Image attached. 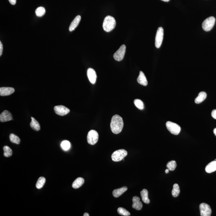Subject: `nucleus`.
Here are the masks:
<instances>
[{"label": "nucleus", "mask_w": 216, "mask_h": 216, "mask_svg": "<svg viewBox=\"0 0 216 216\" xmlns=\"http://www.w3.org/2000/svg\"><path fill=\"white\" fill-rule=\"evenodd\" d=\"M207 93L205 92H201L199 93L198 97L195 99V102L196 104H200L202 102L207 98Z\"/></svg>", "instance_id": "obj_22"}, {"label": "nucleus", "mask_w": 216, "mask_h": 216, "mask_svg": "<svg viewBox=\"0 0 216 216\" xmlns=\"http://www.w3.org/2000/svg\"><path fill=\"white\" fill-rule=\"evenodd\" d=\"M199 209H200V216H211L212 210L209 205L205 203H201L199 206Z\"/></svg>", "instance_id": "obj_9"}, {"label": "nucleus", "mask_w": 216, "mask_h": 216, "mask_svg": "<svg viewBox=\"0 0 216 216\" xmlns=\"http://www.w3.org/2000/svg\"><path fill=\"white\" fill-rule=\"evenodd\" d=\"M161 1H163L164 2H168L170 0H161Z\"/></svg>", "instance_id": "obj_38"}, {"label": "nucleus", "mask_w": 216, "mask_h": 216, "mask_svg": "<svg viewBox=\"0 0 216 216\" xmlns=\"http://www.w3.org/2000/svg\"><path fill=\"white\" fill-rule=\"evenodd\" d=\"M163 29L162 27L158 28L156 33L155 42V45L157 48H159L161 46L163 39Z\"/></svg>", "instance_id": "obj_7"}, {"label": "nucleus", "mask_w": 216, "mask_h": 216, "mask_svg": "<svg viewBox=\"0 0 216 216\" xmlns=\"http://www.w3.org/2000/svg\"><path fill=\"white\" fill-rule=\"evenodd\" d=\"M213 132L215 134V136H216V128H215V129H214Z\"/></svg>", "instance_id": "obj_37"}, {"label": "nucleus", "mask_w": 216, "mask_h": 216, "mask_svg": "<svg viewBox=\"0 0 216 216\" xmlns=\"http://www.w3.org/2000/svg\"><path fill=\"white\" fill-rule=\"evenodd\" d=\"M132 207L138 210H141L143 207V204L140 201V199L137 196H135L133 198Z\"/></svg>", "instance_id": "obj_13"}, {"label": "nucleus", "mask_w": 216, "mask_h": 216, "mask_svg": "<svg viewBox=\"0 0 216 216\" xmlns=\"http://www.w3.org/2000/svg\"><path fill=\"white\" fill-rule=\"evenodd\" d=\"M134 104L136 107L140 110L143 109L144 106L143 102L140 99H136L134 101Z\"/></svg>", "instance_id": "obj_30"}, {"label": "nucleus", "mask_w": 216, "mask_h": 216, "mask_svg": "<svg viewBox=\"0 0 216 216\" xmlns=\"http://www.w3.org/2000/svg\"><path fill=\"white\" fill-rule=\"evenodd\" d=\"M4 150V155L6 157H10L12 155L13 151L12 149L7 146H4L3 147Z\"/></svg>", "instance_id": "obj_26"}, {"label": "nucleus", "mask_w": 216, "mask_h": 216, "mask_svg": "<svg viewBox=\"0 0 216 216\" xmlns=\"http://www.w3.org/2000/svg\"><path fill=\"white\" fill-rule=\"evenodd\" d=\"M126 46L123 45L114 54V59L117 61H120L124 58L126 52Z\"/></svg>", "instance_id": "obj_8"}, {"label": "nucleus", "mask_w": 216, "mask_h": 216, "mask_svg": "<svg viewBox=\"0 0 216 216\" xmlns=\"http://www.w3.org/2000/svg\"><path fill=\"white\" fill-rule=\"evenodd\" d=\"M9 138L11 142L13 143L17 144V145L20 143V139L18 136L14 134H11L9 136Z\"/></svg>", "instance_id": "obj_25"}, {"label": "nucleus", "mask_w": 216, "mask_h": 216, "mask_svg": "<svg viewBox=\"0 0 216 216\" xmlns=\"http://www.w3.org/2000/svg\"><path fill=\"white\" fill-rule=\"evenodd\" d=\"M14 89L12 87H3L0 88V95L6 96L11 95L14 92Z\"/></svg>", "instance_id": "obj_14"}, {"label": "nucleus", "mask_w": 216, "mask_h": 216, "mask_svg": "<svg viewBox=\"0 0 216 216\" xmlns=\"http://www.w3.org/2000/svg\"><path fill=\"white\" fill-rule=\"evenodd\" d=\"M117 212L119 215L123 216H128L130 215V213L128 212V210H126L125 208L122 207L118 208L117 210Z\"/></svg>", "instance_id": "obj_31"}, {"label": "nucleus", "mask_w": 216, "mask_h": 216, "mask_svg": "<svg viewBox=\"0 0 216 216\" xmlns=\"http://www.w3.org/2000/svg\"><path fill=\"white\" fill-rule=\"evenodd\" d=\"M83 216H89V214L87 213V212H85L83 215Z\"/></svg>", "instance_id": "obj_35"}, {"label": "nucleus", "mask_w": 216, "mask_h": 216, "mask_svg": "<svg viewBox=\"0 0 216 216\" xmlns=\"http://www.w3.org/2000/svg\"><path fill=\"white\" fill-rule=\"evenodd\" d=\"M116 25L115 18L111 16H107L104 19L103 27L104 30L107 32H109L115 29Z\"/></svg>", "instance_id": "obj_2"}, {"label": "nucleus", "mask_w": 216, "mask_h": 216, "mask_svg": "<svg viewBox=\"0 0 216 216\" xmlns=\"http://www.w3.org/2000/svg\"><path fill=\"white\" fill-rule=\"evenodd\" d=\"M61 147L62 149L65 151H67L69 150L71 147V144L69 141L68 140H65L62 142L61 143Z\"/></svg>", "instance_id": "obj_27"}, {"label": "nucleus", "mask_w": 216, "mask_h": 216, "mask_svg": "<svg viewBox=\"0 0 216 216\" xmlns=\"http://www.w3.org/2000/svg\"><path fill=\"white\" fill-rule=\"evenodd\" d=\"M140 195H141L142 199L144 203L149 204L150 203V200L148 197V191L146 189H143L140 192Z\"/></svg>", "instance_id": "obj_20"}, {"label": "nucleus", "mask_w": 216, "mask_h": 216, "mask_svg": "<svg viewBox=\"0 0 216 216\" xmlns=\"http://www.w3.org/2000/svg\"><path fill=\"white\" fill-rule=\"evenodd\" d=\"M166 125L168 130L173 135H179L181 130V128L179 125L172 122H167Z\"/></svg>", "instance_id": "obj_5"}, {"label": "nucleus", "mask_w": 216, "mask_h": 216, "mask_svg": "<svg viewBox=\"0 0 216 216\" xmlns=\"http://www.w3.org/2000/svg\"><path fill=\"white\" fill-rule=\"evenodd\" d=\"M12 114L8 110H4L0 115V121L5 122L13 120Z\"/></svg>", "instance_id": "obj_11"}, {"label": "nucleus", "mask_w": 216, "mask_h": 216, "mask_svg": "<svg viewBox=\"0 0 216 216\" xmlns=\"http://www.w3.org/2000/svg\"><path fill=\"white\" fill-rule=\"evenodd\" d=\"M127 187H123L120 189H115L113 191V196L115 198H118L127 191Z\"/></svg>", "instance_id": "obj_18"}, {"label": "nucleus", "mask_w": 216, "mask_h": 216, "mask_svg": "<svg viewBox=\"0 0 216 216\" xmlns=\"http://www.w3.org/2000/svg\"><path fill=\"white\" fill-rule=\"evenodd\" d=\"M212 117L215 119H216V110H214L211 113Z\"/></svg>", "instance_id": "obj_32"}, {"label": "nucleus", "mask_w": 216, "mask_h": 216, "mask_svg": "<svg viewBox=\"0 0 216 216\" xmlns=\"http://www.w3.org/2000/svg\"><path fill=\"white\" fill-rule=\"evenodd\" d=\"M46 12L45 9L44 7H39L36 9L35 11V13L36 16L38 17H41L45 14Z\"/></svg>", "instance_id": "obj_28"}, {"label": "nucleus", "mask_w": 216, "mask_h": 216, "mask_svg": "<svg viewBox=\"0 0 216 216\" xmlns=\"http://www.w3.org/2000/svg\"><path fill=\"white\" fill-rule=\"evenodd\" d=\"M30 126L32 129L35 131H38L40 130L41 127L39 123L33 117H31V122L30 123Z\"/></svg>", "instance_id": "obj_21"}, {"label": "nucleus", "mask_w": 216, "mask_h": 216, "mask_svg": "<svg viewBox=\"0 0 216 216\" xmlns=\"http://www.w3.org/2000/svg\"><path fill=\"white\" fill-rule=\"evenodd\" d=\"M127 152L125 149H120L116 150L112 155L113 161L118 162L123 160L127 156Z\"/></svg>", "instance_id": "obj_3"}, {"label": "nucleus", "mask_w": 216, "mask_h": 216, "mask_svg": "<svg viewBox=\"0 0 216 216\" xmlns=\"http://www.w3.org/2000/svg\"><path fill=\"white\" fill-rule=\"evenodd\" d=\"M216 170V160L211 162L207 165L205 168L206 172L210 173Z\"/></svg>", "instance_id": "obj_17"}, {"label": "nucleus", "mask_w": 216, "mask_h": 216, "mask_svg": "<svg viewBox=\"0 0 216 216\" xmlns=\"http://www.w3.org/2000/svg\"><path fill=\"white\" fill-rule=\"evenodd\" d=\"M167 168L170 171H173L177 167V163L175 160H171L168 163L167 165Z\"/></svg>", "instance_id": "obj_29"}, {"label": "nucleus", "mask_w": 216, "mask_h": 216, "mask_svg": "<svg viewBox=\"0 0 216 216\" xmlns=\"http://www.w3.org/2000/svg\"><path fill=\"white\" fill-rule=\"evenodd\" d=\"M215 19L213 16H210L206 19L202 23V28L205 31L211 30L214 26Z\"/></svg>", "instance_id": "obj_4"}, {"label": "nucleus", "mask_w": 216, "mask_h": 216, "mask_svg": "<svg viewBox=\"0 0 216 216\" xmlns=\"http://www.w3.org/2000/svg\"><path fill=\"white\" fill-rule=\"evenodd\" d=\"M46 182V179L45 177H40L38 180L36 182V187L38 189H41L42 187L44 186Z\"/></svg>", "instance_id": "obj_24"}, {"label": "nucleus", "mask_w": 216, "mask_h": 216, "mask_svg": "<svg viewBox=\"0 0 216 216\" xmlns=\"http://www.w3.org/2000/svg\"><path fill=\"white\" fill-rule=\"evenodd\" d=\"M81 20V16L80 15H78L73 20L71 23L70 25L69 28L70 31H73L76 28V27L78 26Z\"/></svg>", "instance_id": "obj_16"}, {"label": "nucleus", "mask_w": 216, "mask_h": 216, "mask_svg": "<svg viewBox=\"0 0 216 216\" xmlns=\"http://www.w3.org/2000/svg\"><path fill=\"white\" fill-rule=\"evenodd\" d=\"M10 3L12 5H14L16 4V0H9Z\"/></svg>", "instance_id": "obj_34"}, {"label": "nucleus", "mask_w": 216, "mask_h": 216, "mask_svg": "<svg viewBox=\"0 0 216 216\" xmlns=\"http://www.w3.org/2000/svg\"><path fill=\"white\" fill-rule=\"evenodd\" d=\"M84 182H85V180L82 177H78L75 179V181L73 182L72 184V187L75 189H78L83 185L84 183Z\"/></svg>", "instance_id": "obj_19"}, {"label": "nucleus", "mask_w": 216, "mask_h": 216, "mask_svg": "<svg viewBox=\"0 0 216 216\" xmlns=\"http://www.w3.org/2000/svg\"><path fill=\"white\" fill-rule=\"evenodd\" d=\"M54 109L55 113L59 116H65L70 112V110L63 105L55 106Z\"/></svg>", "instance_id": "obj_10"}, {"label": "nucleus", "mask_w": 216, "mask_h": 216, "mask_svg": "<svg viewBox=\"0 0 216 216\" xmlns=\"http://www.w3.org/2000/svg\"><path fill=\"white\" fill-rule=\"evenodd\" d=\"M87 142L91 145L97 143L98 139V133L96 130H92L88 133L87 137Z\"/></svg>", "instance_id": "obj_6"}, {"label": "nucleus", "mask_w": 216, "mask_h": 216, "mask_svg": "<svg viewBox=\"0 0 216 216\" xmlns=\"http://www.w3.org/2000/svg\"><path fill=\"white\" fill-rule=\"evenodd\" d=\"M180 192V190L179 185L177 184H175L173 185L172 191V195L173 197H177L179 195Z\"/></svg>", "instance_id": "obj_23"}, {"label": "nucleus", "mask_w": 216, "mask_h": 216, "mask_svg": "<svg viewBox=\"0 0 216 216\" xmlns=\"http://www.w3.org/2000/svg\"><path fill=\"white\" fill-rule=\"evenodd\" d=\"M110 126L112 131L113 133H120L122 130L124 126L122 118L118 115H114L112 118Z\"/></svg>", "instance_id": "obj_1"}, {"label": "nucleus", "mask_w": 216, "mask_h": 216, "mask_svg": "<svg viewBox=\"0 0 216 216\" xmlns=\"http://www.w3.org/2000/svg\"><path fill=\"white\" fill-rule=\"evenodd\" d=\"M137 81L138 83L143 86H146L148 85L147 78L142 71H140L139 73V75L137 78Z\"/></svg>", "instance_id": "obj_15"}, {"label": "nucleus", "mask_w": 216, "mask_h": 216, "mask_svg": "<svg viewBox=\"0 0 216 216\" xmlns=\"http://www.w3.org/2000/svg\"><path fill=\"white\" fill-rule=\"evenodd\" d=\"M87 76L90 82L93 84H95L97 78V74L93 68H88L87 70Z\"/></svg>", "instance_id": "obj_12"}, {"label": "nucleus", "mask_w": 216, "mask_h": 216, "mask_svg": "<svg viewBox=\"0 0 216 216\" xmlns=\"http://www.w3.org/2000/svg\"><path fill=\"white\" fill-rule=\"evenodd\" d=\"M3 46L1 42H0V56H1L3 53Z\"/></svg>", "instance_id": "obj_33"}, {"label": "nucleus", "mask_w": 216, "mask_h": 216, "mask_svg": "<svg viewBox=\"0 0 216 216\" xmlns=\"http://www.w3.org/2000/svg\"><path fill=\"white\" fill-rule=\"evenodd\" d=\"M169 170L168 169H166L165 171V172L166 173H167V174L168 173H169Z\"/></svg>", "instance_id": "obj_36"}]
</instances>
